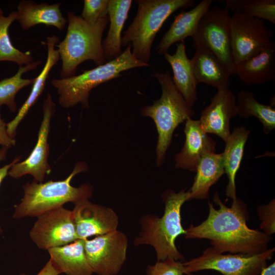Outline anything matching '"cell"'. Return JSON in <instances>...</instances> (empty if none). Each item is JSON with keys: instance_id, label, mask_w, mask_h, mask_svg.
I'll return each mask as SVG.
<instances>
[{"instance_id": "83f0119b", "label": "cell", "mask_w": 275, "mask_h": 275, "mask_svg": "<svg viewBox=\"0 0 275 275\" xmlns=\"http://www.w3.org/2000/svg\"><path fill=\"white\" fill-rule=\"evenodd\" d=\"M17 17L16 11H12L8 16H0V62H14L20 67L33 63V58L30 51L22 52L12 44L9 28Z\"/></svg>"}, {"instance_id": "484cf974", "label": "cell", "mask_w": 275, "mask_h": 275, "mask_svg": "<svg viewBox=\"0 0 275 275\" xmlns=\"http://www.w3.org/2000/svg\"><path fill=\"white\" fill-rule=\"evenodd\" d=\"M131 0H109V28L102 47L106 59H113L122 53L121 33L128 17Z\"/></svg>"}, {"instance_id": "4fadbf2b", "label": "cell", "mask_w": 275, "mask_h": 275, "mask_svg": "<svg viewBox=\"0 0 275 275\" xmlns=\"http://www.w3.org/2000/svg\"><path fill=\"white\" fill-rule=\"evenodd\" d=\"M56 104L48 92L43 105V119L39 128L37 143L28 158L22 162H17L10 169L8 174L17 179L25 175H32L36 181L42 182L46 174L51 171L48 162L49 153L48 138L50 124L55 113Z\"/></svg>"}, {"instance_id": "8fae6325", "label": "cell", "mask_w": 275, "mask_h": 275, "mask_svg": "<svg viewBox=\"0 0 275 275\" xmlns=\"http://www.w3.org/2000/svg\"><path fill=\"white\" fill-rule=\"evenodd\" d=\"M128 241L122 232L115 231L85 239V252L93 273L115 275L126 258Z\"/></svg>"}, {"instance_id": "d590c367", "label": "cell", "mask_w": 275, "mask_h": 275, "mask_svg": "<svg viewBox=\"0 0 275 275\" xmlns=\"http://www.w3.org/2000/svg\"><path fill=\"white\" fill-rule=\"evenodd\" d=\"M60 273L53 265L49 260L36 275H59ZM19 275H27L25 273H21Z\"/></svg>"}, {"instance_id": "e575fe53", "label": "cell", "mask_w": 275, "mask_h": 275, "mask_svg": "<svg viewBox=\"0 0 275 275\" xmlns=\"http://www.w3.org/2000/svg\"><path fill=\"white\" fill-rule=\"evenodd\" d=\"M15 143V140L11 138L7 133L6 123L0 117V145L9 148L14 146Z\"/></svg>"}, {"instance_id": "cb8c5ba5", "label": "cell", "mask_w": 275, "mask_h": 275, "mask_svg": "<svg viewBox=\"0 0 275 275\" xmlns=\"http://www.w3.org/2000/svg\"><path fill=\"white\" fill-rule=\"evenodd\" d=\"M250 133V130L244 126L235 128L225 142V150L222 153L225 174L228 179L226 195L232 200L237 198L235 178Z\"/></svg>"}, {"instance_id": "6da1fadb", "label": "cell", "mask_w": 275, "mask_h": 275, "mask_svg": "<svg viewBox=\"0 0 275 275\" xmlns=\"http://www.w3.org/2000/svg\"><path fill=\"white\" fill-rule=\"evenodd\" d=\"M213 202L218 209L208 202L207 217L197 226L191 223L185 230L186 238L208 239L212 248L221 254L254 255L268 249L271 236L248 226L249 212L241 199L237 197L228 207L215 193Z\"/></svg>"}, {"instance_id": "ba28073f", "label": "cell", "mask_w": 275, "mask_h": 275, "mask_svg": "<svg viewBox=\"0 0 275 275\" xmlns=\"http://www.w3.org/2000/svg\"><path fill=\"white\" fill-rule=\"evenodd\" d=\"M274 251L273 247L254 255L224 254L209 247L200 256L183 263L184 273L214 270L223 275H259L272 258Z\"/></svg>"}, {"instance_id": "7402d4cb", "label": "cell", "mask_w": 275, "mask_h": 275, "mask_svg": "<svg viewBox=\"0 0 275 275\" xmlns=\"http://www.w3.org/2000/svg\"><path fill=\"white\" fill-rule=\"evenodd\" d=\"M59 41V38L57 36L47 37L45 44L47 48V55L44 67L40 74L34 78L30 94L19 108L15 117L11 121L6 123L7 133L12 138H14L18 125L43 92L49 72L60 59L59 51L55 48Z\"/></svg>"}, {"instance_id": "f546056e", "label": "cell", "mask_w": 275, "mask_h": 275, "mask_svg": "<svg viewBox=\"0 0 275 275\" xmlns=\"http://www.w3.org/2000/svg\"><path fill=\"white\" fill-rule=\"evenodd\" d=\"M226 2V7L234 12H239L275 24L274 0H227Z\"/></svg>"}, {"instance_id": "9c48e42d", "label": "cell", "mask_w": 275, "mask_h": 275, "mask_svg": "<svg viewBox=\"0 0 275 275\" xmlns=\"http://www.w3.org/2000/svg\"><path fill=\"white\" fill-rule=\"evenodd\" d=\"M229 12L226 7L208 10L201 17L193 38L194 47L200 46L210 50L233 74H236V66L231 48Z\"/></svg>"}, {"instance_id": "d4e9b609", "label": "cell", "mask_w": 275, "mask_h": 275, "mask_svg": "<svg viewBox=\"0 0 275 275\" xmlns=\"http://www.w3.org/2000/svg\"><path fill=\"white\" fill-rule=\"evenodd\" d=\"M189 192V200H206L210 187L225 174L222 153H209L199 161Z\"/></svg>"}, {"instance_id": "1f68e13d", "label": "cell", "mask_w": 275, "mask_h": 275, "mask_svg": "<svg viewBox=\"0 0 275 275\" xmlns=\"http://www.w3.org/2000/svg\"><path fill=\"white\" fill-rule=\"evenodd\" d=\"M257 211L261 222L260 229L271 236L275 233V200L273 199L267 204L258 206Z\"/></svg>"}, {"instance_id": "e0dca14e", "label": "cell", "mask_w": 275, "mask_h": 275, "mask_svg": "<svg viewBox=\"0 0 275 275\" xmlns=\"http://www.w3.org/2000/svg\"><path fill=\"white\" fill-rule=\"evenodd\" d=\"M190 59L197 83L203 82L215 87L217 90H229L231 73L210 50L198 46Z\"/></svg>"}, {"instance_id": "3957f363", "label": "cell", "mask_w": 275, "mask_h": 275, "mask_svg": "<svg viewBox=\"0 0 275 275\" xmlns=\"http://www.w3.org/2000/svg\"><path fill=\"white\" fill-rule=\"evenodd\" d=\"M67 17L66 36L56 45L62 60L61 78L74 76L78 65L85 61H93L96 66L106 63L102 39L109 21L108 15L94 24L88 23L71 11L68 13Z\"/></svg>"}, {"instance_id": "52a82bcc", "label": "cell", "mask_w": 275, "mask_h": 275, "mask_svg": "<svg viewBox=\"0 0 275 275\" xmlns=\"http://www.w3.org/2000/svg\"><path fill=\"white\" fill-rule=\"evenodd\" d=\"M137 13L123 33L122 46L131 43L132 52L139 60L148 64L155 37L164 21L180 8L193 6V0H138Z\"/></svg>"}, {"instance_id": "f1b7e54d", "label": "cell", "mask_w": 275, "mask_h": 275, "mask_svg": "<svg viewBox=\"0 0 275 275\" xmlns=\"http://www.w3.org/2000/svg\"><path fill=\"white\" fill-rule=\"evenodd\" d=\"M41 63V61H36L20 66L15 75L0 80V109L1 106L5 104L8 106L12 112H16L17 105L15 97L16 94L21 89L33 84L34 82V79L23 78L22 75L25 72L36 69Z\"/></svg>"}, {"instance_id": "5bb4252c", "label": "cell", "mask_w": 275, "mask_h": 275, "mask_svg": "<svg viewBox=\"0 0 275 275\" xmlns=\"http://www.w3.org/2000/svg\"><path fill=\"white\" fill-rule=\"evenodd\" d=\"M74 204L72 213L78 239H86L117 230L118 217L113 209L92 203L89 199Z\"/></svg>"}, {"instance_id": "8d00e7d4", "label": "cell", "mask_w": 275, "mask_h": 275, "mask_svg": "<svg viewBox=\"0 0 275 275\" xmlns=\"http://www.w3.org/2000/svg\"><path fill=\"white\" fill-rule=\"evenodd\" d=\"M259 275H275V263L265 267Z\"/></svg>"}, {"instance_id": "603a6c76", "label": "cell", "mask_w": 275, "mask_h": 275, "mask_svg": "<svg viewBox=\"0 0 275 275\" xmlns=\"http://www.w3.org/2000/svg\"><path fill=\"white\" fill-rule=\"evenodd\" d=\"M49 259L60 273L92 275L93 272L85 252V239H78L65 245L48 250Z\"/></svg>"}, {"instance_id": "7a4b0ae2", "label": "cell", "mask_w": 275, "mask_h": 275, "mask_svg": "<svg viewBox=\"0 0 275 275\" xmlns=\"http://www.w3.org/2000/svg\"><path fill=\"white\" fill-rule=\"evenodd\" d=\"M164 203L163 215H147L141 219V230L134 240L135 245L150 244L155 249L157 261L168 258L181 260L183 256L179 252L175 241L177 237L186 233L181 225V209L189 200V192L182 189L178 193L168 189L161 196Z\"/></svg>"}, {"instance_id": "9a60e30c", "label": "cell", "mask_w": 275, "mask_h": 275, "mask_svg": "<svg viewBox=\"0 0 275 275\" xmlns=\"http://www.w3.org/2000/svg\"><path fill=\"white\" fill-rule=\"evenodd\" d=\"M237 115L234 94L230 90H217L210 104L201 112L199 121L207 133L214 134L226 142L231 134L230 120Z\"/></svg>"}, {"instance_id": "5b68a950", "label": "cell", "mask_w": 275, "mask_h": 275, "mask_svg": "<svg viewBox=\"0 0 275 275\" xmlns=\"http://www.w3.org/2000/svg\"><path fill=\"white\" fill-rule=\"evenodd\" d=\"M154 76L160 85L161 95L152 105L142 107L140 113L151 118L155 124L158 133L156 162L159 167L165 160L174 130L180 124L191 118L195 112L176 89L169 71L155 73Z\"/></svg>"}, {"instance_id": "ac0fdd59", "label": "cell", "mask_w": 275, "mask_h": 275, "mask_svg": "<svg viewBox=\"0 0 275 275\" xmlns=\"http://www.w3.org/2000/svg\"><path fill=\"white\" fill-rule=\"evenodd\" d=\"M212 0H203L191 10L182 11L175 16L170 29L156 47L159 55L167 52L175 43L182 41L188 37H193L203 14L209 9Z\"/></svg>"}, {"instance_id": "d6a6232c", "label": "cell", "mask_w": 275, "mask_h": 275, "mask_svg": "<svg viewBox=\"0 0 275 275\" xmlns=\"http://www.w3.org/2000/svg\"><path fill=\"white\" fill-rule=\"evenodd\" d=\"M184 265L180 261L172 258L157 261L155 265L149 266L148 275H183Z\"/></svg>"}, {"instance_id": "d6986e66", "label": "cell", "mask_w": 275, "mask_h": 275, "mask_svg": "<svg viewBox=\"0 0 275 275\" xmlns=\"http://www.w3.org/2000/svg\"><path fill=\"white\" fill-rule=\"evenodd\" d=\"M61 3L49 5L46 3L23 0L17 6V20L21 28L27 30L39 24L53 26L59 30H63L67 19L63 16L60 10Z\"/></svg>"}, {"instance_id": "2e32d148", "label": "cell", "mask_w": 275, "mask_h": 275, "mask_svg": "<svg viewBox=\"0 0 275 275\" xmlns=\"http://www.w3.org/2000/svg\"><path fill=\"white\" fill-rule=\"evenodd\" d=\"M185 140L181 151L175 156L176 168L195 172L201 158L216 151V143L202 128L199 120L188 119L184 129Z\"/></svg>"}, {"instance_id": "4316f807", "label": "cell", "mask_w": 275, "mask_h": 275, "mask_svg": "<svg viewBox=\"0 0 275 275\" xmlns=\"http://www.w3.org/2000/svg\"><path fill=\"white\" fill-rule=\"evenodd\" d=\"M236 106L237 115L240 117L257 118L262 124L265 134L270 133L275 128L274 107L271 105L259 102L255 99L253 93L240 91L237 95Z\"/></svg>"}, {"instance_id": "4dcf8cb0", "label": "cell", "mask_w": 275, "mask_h": 275, "mask_svg": "<svg viewBox=\"0 0 275 275\" xmlns=\"http://www.w3.org/2000/svg\"><path fill=\"white\" fill-rule=\"evenodd\" d=\"M109 0H84L81 17L91 24L108 15Z\"/></svg>"}, {"instance_id": "30bf717a", "label": "cell", "mask_w": 275, "mask_h": 275, "mask_svg": "<svg viewBox=\"0 0 275 275\" xmlns=\"http://www.w3.org/2000/svg\"><path fill=\"white\" fill-rule=\"evenodd\" d=\"M273 36L264 20L234 12L230 19V40L235 66L258 54L272 41Z\"/></svg>"}, {"instance_id": "836d02e7", "label": "cell", "mask_w": 275, "mask_h": 275, "mask_svg": "<svg viewBox=\"0 0 275 275\" xmlns=\"http://www.w3.org/2000/svg\"><path fill=\"white\" fill-rule=\"evenodd\" d=\"M9 148L3 147L0 149V162L5 159L7 154V150ZM20 157L16 158L12 162L8 164L5 165L4 167L0 168V186L3 180L6 176L8 174V172L11 167L15 163L19 162ZM2 230L0 227V233H2Z\"/></svg>"}, {"instance_id": "8992f818", "label": "cell", "mask_w": 275, "mask_h": 275, "mask_svg": "<svg viewBox=\"0 0 275 275\" xmlns=\"http://www.w3.org/2000/svg\"><path fill=\"white\" fill-rule=\"evenodd\" d=\"M129 43L118 57L79 75L53 79L51 83L57 89L59 102L64 108L73 107L80 103L82 107L89 108L91 91L98 86L120 76L126 70L149 66L138 60L131 51Z\"/></svg>"}, {"instance_id": "ffe728a7", "label": "cell", "mask_w": 275, "mask_h": 275, "mask_svg": "<svg viewBox=\"0 0 275 275\" xmlns=\"http://www.w3.org/2000/svg\"><path fill=\"white\" fill-rule=\"evenodd\" d=\"M236 74L248 85H259L275 77V44L271 41L258 54L236 65Z\"/></svg>"}, {"instance_id": "277c9868", "label": "cell", "mask_w": 275, "mask_h": 275, "mask_svg": "<svg viewBox=\"0 0 275 275\" xmlns=\"http://www.w3.org/2000/svg\"><path fill=\"white\" fill-rule=\"evenodd\" d=\"M87 163L77 162L71 173L64 180L49 181L45 183L34 181L23 186L24 196L21 202L15 207L13 217L20 219L24 217H38L48 211L62 207L68 202L74 204L92 196L93 187L85 183L76 187L71 181L77 174L88 170Z\"/></svg>"}, {"instance_id": "44dd1931", "label": "cell", "mask_w": 275, "mask_h": 275, "mask_svg": "<svg viewBox=\"0 0 275 275\" xmlns=\"http://www.w3.org/2000/svg\"><path fill=\"white\" fill-rule=\"evenodd\" d=\"M173 70L172 80L175 86L186 103L193 107L198 99L197 86L192 65L186 52L184 40L177 44L176 52L163 54Z\"/></svg>"}, {"instance_id": "7c38bea8", "label": "cell", "mask_w": 275, "mask_h": 275, "mask_svg": "<svg viewBox=\"0 0 275 275\" xmlns=\"http://www.w3.org/2000/svg\"><path fill=\"white\" fill-rule=\"evenodd\" d=\"M30 236L39 248L47 250L78 239L72 211L62 206L40 215Z\"/></svg>"}]
</instances>
